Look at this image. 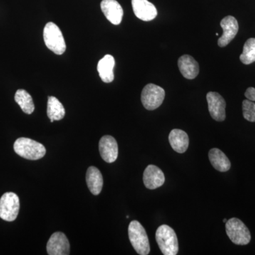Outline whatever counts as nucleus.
Here are the masks:
<instances>
[{
  "label": "nucleus",
  "instance_id": "nucleus-24",
  "mask_svg": "<svg viewBox=\"0 0 255 255\" xmlns=\"http://www.w3.org/2000/svg\"><path fill=\"white\" fill-rule=\"evenodd\" d=\"M245 96L248 100L255 102V88L254 87H249L246 90Z\"/></svg>",
  "mask_w": 255,
  "mask_h": 255
},
{
  "label": "nucleus",
  "instance_id": "nucleus-16",
  "mask_svg": "<svg viewBox=\"0 0 255 255\" xmlns=\"http://www.w3.org/2000/svg\"><path fill=\"white\" fill-rule=\"evenodd\" d=\"M171 147L178 153H184L189 147V139L187 132L180 129H173L169 135Z\"/></svg>",
  "mask_w": 255,
  "mask_h": 255
},
{
  "label": "nucleus",
  "instance_id": "nucleus-25",
  "mask_svg": "<svg viewBox=\"0 0 255 255\" xmlns=\"http://www.w3.org/2000/svg\"><path fill=\"white\" fill-rule=\"evenodd\" d=\"M223 222H224V223L227 222V219H223Z\"/></svg>",
  "mask_w": 255,
  "mask_h": 255
},
{
  "label": "nucleus",
  "instance_id": "nucleus-22",
  "mask_svg": "<svg viewBox=\"0 0 255 255\" xmlns=\"http://www.w3.org/2000/svg\"><path fill=\"white\" fill-rule=\"evenodd\" d=\"M240 60L245 65L255 62V38H249L245 43Z\"/></svg>",
  "mask_w": 255,
  "mask_h": 255
},
{
  "label": "nucleus",
  "instance_id": "nucleus-14",
  "mask_svg": "<svg viewBox=\"0 0 255 255\" xmlns=\"http://www.w3.org/2000/svg\"><path fill=\"white\" fill-rule=\"evenodd\" d=\"M165 182L163 172L157 166L150 164L146 167L143 173V183L148 189H155L162 187Z\"/></svg>",
  "mask_w": 255,
  "mask_h": 255
},
{
  "label": "nucleus",
  "instance_id": "nucleus-13",
  "mask_svg": "<svg viewBox=\"0 0 255 255\" xmlns=\"http://www.w3.org/2000/svg\"><path fill=\"white\" fill-rule=\"evenodd\" d=\"M101 9L111 23L119 25L122 22L124 10L117 0H102Z\"/></svg>",
  "mask_w": 255,
  "mask_h": 255
},
{
  "label": "nucleus",
  "instance_id": "nucleus-17",
  "mask_svg": "<svg viewBox=\"0 0 255 255\" xmlns=\"http://www.w3.org/2000/svg\"><path fill=\"white\" fill-rule=\"evenodd\" d=\"M115 66V60L112 55H106L99 61L97 65V71L100 78L105 83H110L114 80V68Z\"/></svg>",
  "mask_w": 255,
  "mask_h": 255
},
{
  "label": "nucleus",
  "instance_id": "nucleus-5",
  "mask_svg": "<svg viewBox=\"0 0 255 255\" xmlns=\"http://www.w3.org/2000/svg\"><path fill=\"white\" fill-rule=\"evenodd\" d=\"M226 229L228 238L234 244L246 246L251 241V232L241 220L236 218L228 220Z\"/></svg>",
  "mask_w": 255,
  "mask_h": 255
},
{
  "label": "nucleus",
  "instance_id": "nucleus-7",
  "mask_svg": "<svg viewBox=\"0 0 255 255\" xmlns=\"http://www.w3.org/2000/svg\"><path fill=\"white\" fill-rule=\"evenodd\" d=\"M165 97V92L162 87L148 84L144 87L141 93V102L146 110H155L162 105Z\"/></svg>",
  "mask_w": 255,
  "mask_h": 255
},
{
  "label": "nucleus",
  "instance_id": "nucleus-3",
  "mask_svg": "<svg viewBox=\"0 0 255 255\" xmlns=\"http://www.w3.org/2000/svg\"><path fill=\"white\" fill-rule=\"evenodd\" d=\"M128 238L137 254L147 255L150 253V243L147 233L138 221H132L129 224Z\"/></svg>",
  "mask_w": 255,
  "mask_h": 255
},
{
  "label": "nucleus",
  "instance_id": "nucleus-10",
  "mask_svg": "<svg viewBox=\"0 0 255 255\" xmlns=\"http://www.w3.org/2000/svg\"><path fill=\"white\" fill-rule=\"evenodd\" d=\"M99 149L101 157L108 163L115 162L118 157L119 147L117 140L111 135H105L100 139Z\"/></svg>",
  "mask_w": 255,
  "mask_h": 255
},
{
  "label": "nucleus",
  "instance_id": "nucleus-9",
  "mask_svg": "<svg viewBox=\"0 0 255 255\" xmlns=\"http://www.w3.org/2000/svg\"><path fill=\"white\" fill-rule=\"evenodd\" d=\"M46 250L49 255H70V243L63 233H54L47 243Z\"/></svg>",
  "mask_w": 255,
  "mask_h": 255
},
{
  "label": "nucleus",
  "instance_id": "nucleus-12",
  "mask_svg": "<svg viewBox=\"0 0 255 255\" xmlns=\"http://www.w3.org/2000/svg\"><path fill=\"white\" fill-rule=\"evenodd\" d=\"M132 10L139 19L150 21L157 16V11L155 5L147 0H132Z\"/></svg>",
  "mask_w": 255,
  "mask_h": 255
},
{
  "label": "nucleus",
  "instance_id": "nucleus-20",
  "mask_svg": "<svg viewBox=\"0 0 255 255\" xmlns=\"http://www.w3.org/2000/svg\"><path fill=\"white\" fill-rule=\"evenodd\" d=\"M47 115L51 123H53L54 121L61 120L65 117V108L56 97H48Z\"/></svg>",
  "mask_w": 255,
  "mask_h": 255
},
{
  "label": "nucleus",
  "instance_id": "nucleus-21",
  "mask_svg": "<svg viewBox=\"0 0 255 255\" xmlns=\"http://www.w3.org/2000/svg\"><path fill=\"white\" fill-rule=\"evenodd\" d=\"M14 100L24 113L31 114L34 112L33 99L26 90H18L15 94Z\"/></svg>",
  "mask_w": 255,
  "mask_h": 255
},
{
  "label": "nucleus",
  "instance_id": "nucleus-8",
  "mask_svg": "<svg viewBox=\"0 0 255 255\" xmlns=\"http://www.w3.org/2000/svg\"><path fill=\"white\" fill-rule=\"evenodd\" d=\"M210 115L216 122H223L226 119V101L217 92H210L206 95Z\"/></svg>",
  "mask_w": 255,
  "mask_h": 255
},
{
  "label": "nucleus",
  "instance_id": "nucleus-6",
  "mask_svg": "<svg viewBox=\"0 0 255 255\" xmlns=\"http://www.w3.org/2000/svg\"><path fill=\"white\" fill-rule=\"evenodd\" d=\"M19 199L13 192H6L0 199V218L4 221H14L19 212Z\"/></svg>",
  "mask_w": 255,
  "mask_h": 255
},
{
  "label": "nucleus",
  "instance_id": "nucleus-1",
  "mask_svg": "<svg viewBox=\"0 0 255 255\" xmlns=\"http://www.w3.org/2000/svg\"><path fill=\"white\" fill-rule=\"evenodd\" d=\"M14 150L17 155L29 160L41 159L46 153L44 145L27 137L18 138L14 142Z\"/></svg>",
  "mask_w": 255,
  "mask_h": 255
},
{
  "label": "nucleus",
  "instance_id": "nucleus-11",
  "mask_svg": "<svg viewBox=\"0 0 255 255\" xmlns=\"http://www.w3.org/2000/svg\"><path fill=\"white\" fill-rule=\"evenodd\" d=\"M221 26L223 28V33L218 41V45L223 48L229 44L237 35L239 25L236 18L232 16H228L221 20Z\"/></svg>",
  "mask_w": 255,
  "mask_h": 255
},
{
  "label": "nucleus",
  "instance_id": "nucleus-23",
  "mask_svg": "<svg viewBox=\"0 0 255 255\" xmlns=\"http://www.w3.org/2000/svg\"><path fill=\"white\" fill-rule=\"evenodd\" d=\"M243 117L250 122H255V103L249 100L243 102Z\"/></svg>",
  "mask_w": 255,
  "mask_h": 255
},
{
  "label": "nucleus",
  "instance_id": "nucleus-4",
  "mask_svg": "<svg viewBox=\"0 0 255 255\" xmlns=\"http://www.w3.org/2000/svg\"><path fill=\"white\" fill-rule=\"evenodd\" d=\"M43 39L48 49L56 55H62L66 50L65 39L59 27L55 23L48 22L43 29Z\"/></svg>",
  "mask_w": 255,
  "mask_h": 255
},
{
  "label": "nucleus",
  "instance_id": "nucleus-19",
  "mask_svg": "<svg viewBox=\"0 0 255 255\" xmlns=\"http://www.w3.org/2000/svg\"><path fill=\"white\" fill-rule=\"evenodd\" d=\"M210 162L216 170L226 172L231 169V163L224 152L218 148H213L209 151Z\"/></svg>",
  "mask_w": 255,
  "mask_h": 255
},
{
  "label": "nucleus",
  "instance_id": "nucleus-18",
  "mask_svg": "<svg viewBox=\"0 0 255 255\" xmlns=\"http://www.w3.org/2000/svg\"><path fill=\"white\" fill-rule=\"evenodd\" d=\"M86 182L87 187L94 195H99L103 187V177L100 169L97 167H89L87 171Z\"/></svg>",
  "mask_w": 255,
  "mask_h": 255
},
{
  "label": "nucleus",
  "instance_id": "nucleus-15",
  "mask_svg": "<svg viewBox=\"0 0 255 255\" xmlns=\"http://www.w3.org/2000/svg\"><path fill=\"white\" fill-rule=\"evenodd\" d=\"M178 67L183 76L188 80H193L199 75V63L191 55H184L181 56L178 60Z\"/></svg>",
  "mask_w": 255,
  "mask_h": 255
},
{
  "label": "nucleus",
  "instance_id": "nucleus-2",
  "mask_svg": "<svg viewBox=\"0 0 255 255\" xmlns=\"http://www.w3.org/2000/svg\"><path fill=\"white\" fill-rule=\"evenodd\" d=\"M155 239L159 249L164 255H176L179 251L177 235L167 225H162L156 231Z\"/></svg>",
  "mask_w": 255,
  "mask_h": 255
}]
</instances>
